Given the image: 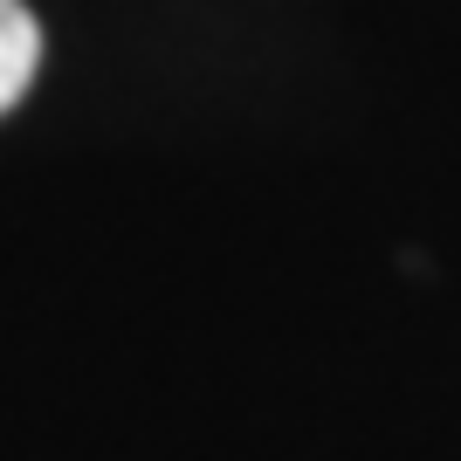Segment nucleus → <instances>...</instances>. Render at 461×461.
Masks as SVG:
<instances>
[{
	"label": "nucleus",
	"mask_w": 461,
	"mask_h": 461,
	"mask_svg": "<svg viewBox=\"0 0 461 461\" xmlns=\"http://www.w3.org/2000/svg\"><path fill=\"white\" fill-rule=\"evenodd\" d=\"M41 69V28L21 0H0V111H14Z\"/></svg>",
	"instance_id": "obj_1"
}]
</instances>
